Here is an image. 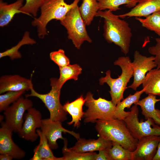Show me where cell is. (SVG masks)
Instances as JSON below:
<instances>
[{"mask_svg":"<svg viewBox=\"0 0 160 160\" xmlns=\"http://www.w3.org/2000/svg\"><path fill=\"white\" fill-rule=\"evenodd\" d=\"M0 128V154H7L13 159H20L25 156V152L13 141L12 131L8 127L4 121L1 122Z\"/></svg>","mask_w":160,"mask_h":160,"instance_id":"cell-14","label":"cell"},{"mask_svg":"<svg viewBox=\"0 0 160 160\" xmlns=\"http://www.w3.org/2000/svg\"><path fill=\"white\" fill-rule=\"evenodd\" d=\"M44 0H25L24 4L20 9L23 14L36 17L39 9L43 4Z\"/></svg>","mask_w":160,"mask_h":160,"instance_id":"cell-32","label":"cell"},{"mask_svg":"<svg viewBox=\"0 0 160 160\" xmlns=\"http://www.w3.org/2000/svg\"><path fill=\"white\" fill-rule=\"evenodd\" d=\"M156 43L154 46L148 48L149 52L154 56V61L157 65V68H160V38L155 39Z\"/></svg>","mask_w":160,"mask_h":160,"instance_id":"cell-34","label":"cell"},{"mask_svg":"<svg viewBox=\"0 0 160 160\" xmlns=\"http://www.w3.org/2000/svg\"><path fill=\"white\" fill-rule=\"evenodd\" d=\"M60 22L67 30L68 39L71 40L77 49H80L84 41L90 43L92 42L78 4L72 8Z\"/></svg>","mask_w":160,"mask_h":160,"instance_id":"cell-5","label":"cell"},{"mask_svg":"<svg viewBox=\"0 0 160 160\" xmlns=\"http://www.w3.org/2000/svg\"><path fill=\"white\" fill-rule=\"evenodd\" d=\"M57 79L52 78L50 79L51 89L47 94L38 93L32 88L31 93L25 95L26 97H34L40 99L44 104L50 113L49 118L52 120L61 122L67 119V113L60 101V89L57 85Z\"/></svg>","mask_w":160,"mask_h":160,"instance_id":"cell-6","label":"cell"},{"mask_svg":"<svg viewBox=\"0 0 160 160\" xmlns=\"http://www.w3.org/2000/svg\"><path fill=\"white\" fill-rule=\"evenodd\" d=\"M36 132L39 137V142L33 150L34 154L31 160H63V157H57L54 156L47 140L41 129Z\"/></svg>","mask_w":160,"mask_h":160,"instance_id":"cell-19","label":"cell"},{"mask_svg":"<svg viewBox=\"0 0 160 160\" xmlns=\"http://www.w3.org/2000/svg\"><path fill=\"white\" fill-rule=\"evenodd\" d=\"M96 123L95 128L99 136L116 142L131 151L135 150L138 140L133 137L123 120H98Z\"/></svg>","mask_w":160,"mask_h":160,"instance_id":"cell-2","label":"cell"},{"mask_svg":"<svg viewBox=\"0 0 160 160\" xmlns=\"http://www.w3.org/2000/svg\"><path fill=\"white\" fill-rule=\"evenodd\" d=\"M13 157L10 155L7 154H1L0 155V160H11Z\"/></svg>","mask_w":160,"mask_h":160,"instance_id":"cell-36","label":"cell"},{"mask_svg":"<svg viewBox=\"0 0 160 160\" xmlns=\"http://www.w3.org/2000/svg\"><path fill=\"white\" fill-rule=\"evenodd\" d=\"M49 57L51 60L57 64L59 68L70 64V60L65 55L64 51L62 49L51 52Z\"/></svg>","mask_w":160,"mask_h":160,"instance_id":"cell-33","label":"cell"},{"mask_svg":"<svg viewBox=\"0 0 160 160\" xmlns=\"http://www.w3.org/2000/svg\"><path fill=\"white\" fill-rule=\"evenodd\" d=\"M112 141L99 136L96 140H86L80 138L75 145L69 148L71 150L80 153H86L99 151L111 148Z\"/></svg>","mask_w":160,"mask_h":160,"instance_id":"cell-16","label":"cell"},{"mask_svg":"<svg viewBox=\"0 0 160 160\" xmlns=\"http://www.w3.org/2000/svg\"><path fill=\"white\" fill-rule=\"evenodd\" d=\"M59 68L60 76L57 83L58 87L60 89L67 81L71 79L77 80L82 70L81 67L77 64H69Z\"/></svg>","mask_w":160,"mask_h":160,"instance_id":"cell-24","label":"cell"},{"mask_svg":"<svg viewBox=\"0 0 160 160\" xmlns=\"http://www.w3.org/2000/svg\"><path fill=\"white\" fill-rule=\"evenodd\" d=\"M153 160H160V139L157 146L156 153Z\"/></svg>","mask_w":160,"mask_h":160,"instance_id":"cell-37","label":"cell"},{"mask_svg":"<svg viewBox=\"0 0 160 160\" xmlns=\"http://www.w3.org/2000/svg\"><path fill=\"white\" fill-rule=\"evenodd\" d=\"M138 114L137 105L135 104L130 108L129 115L123 120L133 137L138 140L145 136H160V126L150 118L140 121Z\"/></svg>","mask_w":160,"mask_h":160,"instance_id":"cell-8","label":"cell"},{"mask_svg":"<svg viewBox=\"0 0 160 160\" xmlns=\"http://www.w3.org/2000/svg\"><path fill=\"white\" fill-rule=\"evenodd\" d=\"M24 0H17L15 2L8 4L0 0V26L7 25L12 21L15 15L23 13L20 9L23 6Z\"/></svg>","mask_w":160,"mask_h":160,"instance_id":"cell-20","label":"cell"},{"mask_svg":"<svg viewBox=\"0 0 160 160\" xmlns=\"http://www.w3.org/2000/svg\"><path fill=\"white\" fill-rule=\"evenodd\" d=\"M160 136H149L138 140L132 151V160H153L156 152Z\"/></svg>","mask_w":160,"mask_h":160,"instance_id":"cell-13","label":"cell"},{"mask_svg":"<svg viewBox=\"0 0 160 160\" xmlns=\"http://www.w3.org/2000/svg\"><path fill=\"white\" fill-rule=\"evenodd\" d=\"M143 88L141 90L136 91L134 94H130L127 97L123 99L116 106L114 112V117L120 120H123L129 114L130 111H126L125 108H129L133 104L138 101L141 95L145 91Z\"/></svg>","mask_w":160,"mask_h":160,"instance_id":"cell-23","label":"cell"},{"mask_svg":"<svg viewBox=\"0 0 160 160\" xmlns=\"http://www.w3.org/2000/svg\"><path fill=\"white\" fill-rule=\"evenodd\" d=\"M156 95L148 94L145 98L139 100L134 104L140 106L142 110V114L146 120L151 119L155 123L160 126V110L155 108L156 103L159 101Z\"/></svg>","mask_w":160,"mask_h":160,"instance_id":"cell-18","label":"cell"},{"mask_svg":"<svg viewBox=\"0 0 160 160\" xmlns=\"http://www.w3.org/2000/svg\"><path fill=\"white\" fill-rule=\"evenodd\" d=\"M79 10L87 25H89L99 10L97 0H82Z\"/></svg>","mask_w":160,"mask_h":160,"instance_id":"cell-25","label":"cell"},{"mask_svg":"<svg viewBox=\"0 0 160 160\" xmlns=\"http://www.w3.org/2000/svg\"><path fill=\"white\" fill-rule=\"evenodd\" d=\"M114 65L119 66L122 72L121 75L116 79L111 76V72L107 71L105 77H101L99 80V84L103 85L106 83L110 87L109 93L111 101L115 105L124 99L123 95L128 83L133 76V71L132 66V62L128 56L119 57L113 63Z\"/></svg>","mask_w":160,"mask_h":160,"instance_id":"cell-4","label":"cell"},{"mask_svg":"<svg viewBox=\"0 0 160 160\" xmlns=\"http://www.w3.org/2000/svg\"><path fill=\"white\" fill-rule=\"evenodd\" d=\"M24 114V122L20 132V137L27 141H35L39 135L36 129L40 128L42 119L40 112L35 108L31 107Z\"/></svg>","mask_w":160,"mask_h":160,"instance_id":"cell-12","label":"cell"},{"mask_svg":"<svg viewBox=\"0 0 160 160\" xmlns=\"http://www.w3.org/2000/svg\"><path fill=\"white\" fill-rule=\"evenodd\" d=\"M36 43V41L30 37L29 33L25 31L22 39L16 45L0 53V58L8 56L12 60L20 58L22 55L19 51L20 48L24 45H33Z\"/></svg>","mask_w":160,"mask_h":160,"instance_id":"cell-26","label":"cell"},{"mask_svg":"<svg viewBox=\"0 0 160 160\" xmlns=\"http://www.w3.org/2000/svg\"><path fill=\"white\" fill-rule=\"evenodd\" d=\"M85 101V99L81 95L74 101L67 102L63 105L64 110L72 117V120L68 123V125L74 124V127L78 128L80 126V121L85 113L83 111V106Z\"/></svg>","mask_w":160,"mask_h":160,"instance_id":"cell-21","label":"cell"},{"mask_svg":"<svg viewBox=\"0 0 160 160\" xmlns=\"http://www.w3.org/2000/svg\"><path fill=\"white\" fill-rule=\"evenodd\" d=\"M33 88L31 79L18 75H5L0 78V94L9 91H28Z\"/></svg>","mask_w":160,"mask_h":160,"instance_id":"cell-15","label":"cell"},{"mask_svg":"<svg viewBox=\"0 0 160 160\" xmlns=\"http://www.w3.org/2000/svg\"><path fill=\"white\" fill-rule=\"evenodd\" d=\"M85 105L87 109L83 117L84 122H96L98 120H109L115 118V106L111 101L99 97L95 99L90 92L87 93Z\"/></svg>","mask_w":160,"mask_h":160,"instance_id":"cell-7","label":"cell"},{"mask_svg":"<svg viewBox=\"0 0 160 160\" xmlns=\"http://www.w3.org/2000/svg\"><path fill=\"white\" fill-rule=\"evenodd\" d=\"M144 18L135 17L142 26L148 29L154 31L160 37V11L155 12L147 16Z\"/></svg>","mask_w":160,"mask_h":160,"instance_id":"cell-29","label":"cell"},{"mask_svg":"<svg viewBox=\"0 0 160 160\" xmlns=\"http://www.w3.org/2000/svg\"><path fill=\"white\" fill-rule=\"evenodd\" d=\"M142 84L145 93L160 96V68L152 69L148 72Z\"/></svg>","mask_w":160,"mask_h":160,"instance_id":"cell-22","label":"cell"},{"mask_svg":"<svg viewBox=\"0 0 160 160\" xmlns=\"http://www.w3.org/2000/svg\"><path fill=\"white\" fill-rule=\"evenodd\" d=\"M25 91H9L0 95V111H5L10 104L16 101Z\"/></svg>","mask_w":160,"mask_h":160,"instance_id":"cell-31","label":"cell"},{"mask_svg":"<svg viewBox=\"0 0 160 160\" xmlns=\"http://www.w3.org/2000/svg\"><path fill=\"white\" fill-rule=\"evenodd\" d=\"M139 0H97L99 10L108 9L111 12L120 9L119 7L125 5L129 8L134 7L137 3Z\"/></svg>","mask_w":160,"mask_h":160,"instance_id":"cell-28","label":"cell"},{"mask_svg":"<svg viewBox=\"0 0 160 160\" xmlns=\"http://www.w3.org/2000/svg\"><path fill=\"white\" fill-rule=\"evenodd\" d=\"M41 130L47 138L52 150L58 147L57 140L59 139L64 140L62 133H67L74 137L77 140L80 138L79 134L64 128L62 122L51 120L49 118L42 119Z\"/></svg>","mask_w":160,"mask_h":160,"instance_id":"cell-11","label":"cell"},{"mask_svg":"<svg viewBox=\"0 0 160 160\" xmlns=\"http://www.w3.org/2000/svg\"><path fill=\"white\" fill-rule=\"evenodd\" d=\"M107 149L99 151L96 156L95 160H110Z\"/></svg>","mask_w":160,"mask_h":160,"instance_id":"cell-35","label":"cell"},{"mask_svg":"<svg viewBox=\"0 0 160 160\" xmlns=\"http://www.w3.org/2000/svg\"><path fill=\"white\" fill-rule=\"evenodd\" d=\"M134 57L133 61L132 62L134 81L128 87L136 91L142 84L146 73L157 67V65L154 61V56L147 57L142 55L137 50L135 51Z\"/></svg>","mask_w":160,"mask_h":160,"instance_id":"cell-10","label":"cell"},{"mask_svg":"<svg viewBox=\"0 0 160 160\" xmlns=\"http://www.w3.org/2000/svg\"><path fill=\"white\" fill-rule=\"evenodd\" d=\"M80 0H74L72 3L68 4L65 0H44L40 8V15L35 17L31 23L32 25L37 28L39 37L42 39L48 34L47 26L50 21L62 20Z\"/></svg>","mask_w":160,"mask_h":160,"instance_id":"cell-3","label":"cell"},{"mask_svg":"<svg viewBox=\"0 0 160 160\" xmlns=\"http://www.w3.org/2000/svg\"><path fill=\"white\" fill-rule=\"evenodd\" d=\"M160 11V0H139L137 4L129 12L118 15L121 18L131 17H146Z\"/></svg>","mask_w":160,"mask_h":160,"instance_id":"cell-17","label":"cell"},{"mask_svg":"<svg viewBox=\"0 0 160 160\" xmlns=\"http://www.w3.org/2000/svg\"><path fill=\"white\" fill-rule=\"evenodd\" d=\"M33 106L31 100L21 96L4 111V122L13 132H20L24 122L25 113Z\"/></svg>","mask_w":160,"mask_h":160,"instance_id":"cell-9","label":"cell"},{"mask_svg":"<svg viewBox=\"0 0 160 160\" xmlns=\"http://www.w3.org/2000/svg\"><path fill=\"white\" fill-rule=\"evenodd\" d=\"M95 17L104 19L103 35L107 41L113 43L120 47L124 54H127L132 36L128 23L109 10H99Z\"/></svg>","mask_w":160,"mask_h":160,"instance_id":"cell-1","label":"cell"},{"mask_svg":"<svg viewBox=\"0 0 160 160\" xmlns=\"http://www.w3.org/2000/svg\"><path fill=\"white\" fill-rule=\"evenodd\" d=\"M62 148L63 160H95L97 153L95 152H78L68 148V141L64 138Z\"/></svg>","mask_w":160,"mask_h":160,"instance_id":"cell-27","label":"cell"},{"mask_svg":"<svg viewBox=\"0 0 160 160\" xmlns=\"http://www.w3.org/2000/svg\"><path fill=\"white\" fill-rule=\"evenodd\" d=\"M107 150L110 160H132V151L116 142H112V146Z\"/></svg>","mask_w":160,"mask_h":160,"instance_id":"cell-30","label":"cell"}]
</instances>
